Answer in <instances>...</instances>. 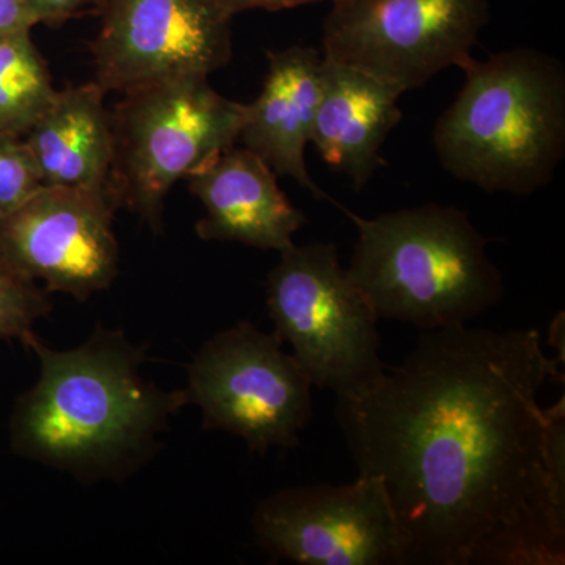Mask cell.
I'll return each instance as SVG.
<instances>
[{
    "label": "cell",
    "mask_w": 565,
    "mask_h": 565,
    "mask_svg": "<svg viewBox=\"0 0 565 565\" xmlns=\"http://www.w3.org/2000/svg\"><path fill=\"white\" fill-rule=\"evenodd\" d=\"M96 11L92 51L106 93L210 77L232 61L233 17L218 0H102Z\"/></svg>",
    "instance_id": "9"
},
{
    "label": "cell",
    "mask_w": 565,
    "mask_h": 565,
    "mask_svg": "<svg viewBox=\"0 0 565 565\" xmlns=\"http://www.w3.org/2000/svg\"><path fill=\"white\" fill-rule=\"evenodd\" d=\"M463 87L438 117L435 154L446 173L489 193L531 195L565 154V70L519 47L462 66Z\"/></svg>",
    "instance_id": "3"
},
{
    "label": "cell",
    "mask_w": 565,
    "mask_h": 565,
    "mask_svg": "<svg viewBox=\"0 0 565 565\" xmlns=\"http://www.w3.org/2000/svg\"><path fill=\"white\" fill-rule=\"evenodd\" d=\"M537 329L426 330L397 366L337 396L360 475L388 494L405 565L565 559L563 381Z\"/></svg>",
    "instance_id": "1"
},
{
    "label": "cell",
    "mask_w": 565,
    "mask_h": 565,
    "mask_svg": "<svg viewBox=\"0 0 565 565\" xmlns=\"http://www.w3.org/2000/svg\"><path fill=\"white\" fill-rule=\"evenodd\" d=\"M109 196L43 185L32 199L0 218V258L47 291L85 300L109 288L118 275Z\"/></svg>",
    "instance_id": "11"
},
{
    "label": "cell",
    "mask_w": 565,
    "mask_h": 565,
    "mask_svg": "<svg viewBox=\"0 0 565 565\" xmlns=\"http://www.w3.org/2000/svg\"><path fill=\"white\" fill-rule=\"evenodd\" d=\"M267 62L262 93L245 104L239 141L275 173L292 178L316 199L333 202L316 184L305 162L321 96L322 52L291 46L269 52Z\"/></svg>",
    "instance_id": "13"
},
{
    "label": "cell",
    "mask_w": 565,
    "mask_h": 565,
    "mask_svg": "<svg viewBox=\"0 0 565 565\" xmlns=\"http://www.w3.org/2000/svg\"><path fill=\"white\" fill-rule=\"evenodd\" d=\"M401 95L404 92L394 85L323 58L311 143L330 169L352 181L355 191L386 166L382 148L403 120Z\"/></svg>",
    "instance_id": "14"
},
{
    "label": "cell",
    "mask_w": 565,
    "mask_h": 565,
    "mask_svg": "<svg viewBox=\"0 0 565 565\" xmlns=\"http://www.w3.org/2000/svg\"><path fill=\"white\" fill-rule=\"evenodd\" d=\"M280 255L267 278V310L311 384L340 396L373 381L386 366L379 316L341 266L337 245L294 244Z\"/></svg>",
    "instance_id": "6"
},
{
    "label": "cell",
    "mask_w": 565,
    "mask_h": 565,
    "mask_svg": "<svg viewBox=\"0 0 565 565\" xmlns=\"http://www.w3.org/2000/svg\"><path fill=\"white\" fill-rule=\"evenodd\" d=\"M223 9L232 17L248 10H285L292 7L310 6V3L326 2V0H218ZM333 2V0H330Z\"/></svg>",
    "instance_id": "21"
},
{
    "label": "cell",
    "mask_w": 565,
    "mask_h": 565,
    "mask_svg": "<svg viewBox=\"0 0 565 565\" xmlns=\"http://www.w3.org/2000/svg\"><path fill=\"white\" fill-rule=\"evenodd\" d=\"M341 210L359 232L349 277L379 319L426 332L465 326L503 299L486 237L459 207L429 203L374 218Z\"/></svg>",
    "instance_id": "4"
},
{
    "label": "cell",
    "mask_w": 565,
    "mask_h": 565,
    "mask_svg": "<svg viewBox=\"0 0 565 565\" xmlns=\"http://www.w3.org/2000/svg\"><path fill=\"white\" fill-rule=\"evenodd\" d=\"M40 363L10 422L11 448L82 481H121L154 456L170 418L189 404L145 377V348L118 330L98 329L68 351L35 334L22 341Z\"/></svg>",
    "instance_id": "2"
},
{
    "label": "cell",
    "mask_w": 565,
    "mask_h": 565,
    "mask_svg": "<svg viewBox=\"0 0 565 565\" xmlns=\"http://www.w3.org/2000/svg\"><path fill=\"white\" fill-rule=\"evenodd\" d=\"M39 24L58 25L82 11L98 7L102 0H29Z\"/></svg>",
    "instance_id": "20"
},
{
    "label": "cell",
    "mask_w": 565,
    "mask_h": 565,
    "mask_svg": "<svg viewBox=\"0 0 565 565\" xmlns=\"http://www.w3.org/2000/svg\"><path fill=\"white\" fill-rule=\"evenodd\" d=\"M43 185L39 166L25 140L0 134V218L21 207Z\"/></svg>",
    "instance_id": "18"
},
{
    "label": "cell",
    "mask_w": 565,
    "mask_h": 565,
    "mask_svg": "<svg viewBox=\"0 0 565 565\" xmlns=\"http://www.w3.org/2000/svg\"><path fill=\"white\" fill-rule=\"evenodd\" d=\"M185 180L204 207L200 239L282 252L308 223L278 188L277 173L247 148H228Z\"/></svg>",
    "instance_id": "12"
},
{
    "label": "cell",
    "mask_w": 565,
    "mask_h": 565,
    "mask_svg": "<svg viewBox=\"0 0 565 565\" xmlns=\"http://www.w3.org/2000/svg\"><path fill=\"white\" fill-rule=\"evenodd\" d=\"M57 93L31 32L0 40V134L28 136Z\"/></svg>",
    "instance_id": "16"
},
{
    "label": "cell",
    "mask_w": 565,
    "mask_h": 565,
    "mask_svg": "<svg viewBox=\"0 0 565 565\" xmlns=\"http://www.w3.org/2000/svg\"><path fill=\"white\" fill-rule=\"evenodd\" d=\"M277 333L239 322L206 341L189 366L185 394L207 430L237 435L248 449L296 448L313 416L310 377Z\"/></svg>",
    "instance_id": "7"
},
{
    "label": "cell",
    "mask_w": 565,
    "mask_h": 565,
    "mask_svg": "<svg viewBox=\"0 0 565 565\" xmlns=\"http://www.w3.org/2000/svg\"><path fill=\"white\" fill-rule=\"evenodd\" d=\"M122 96L111 111L107 193L115 210L134 212L159 233L173 185L239 141L245 104L215 92L204 76L158 82Z\"/></svg>",
    "instance_id": "5"
},
{
    "label": "cell",
    "mask_w": 565,
    "mask_h": 565,
    "mask_svg": "<svg viewBox=\"0 0 565 565\" xmlns=\"http://www.w3.org/2000/svg\"><path fill=\"white\" fill-rule=\"evenodd\" d=\"M104 96L96 81L65 88L28 134L44 185L109 196L114 126Z\"/></svg>",
    "instance_id": "15"
},
{
    "label": "cell",
    "mask_w": 565,
    "mask_h": 565,
    "mask_svg": "<svg viewBox=\"0 0 565 565\" xmlns=\"http://www.w3.org/2000/svg\"><path fill=\"white\" fill-rule=\"evenodd\" d=\"M323 58L404 93L470 61L490 20L489 0H333Z\"/></svg>",
    "instance_id": "8"
},
{
    "label": "cell",
    "mask_w": 565,
    "mask_h": 565,
    "mask_svg": "<svg viewBox=\"0 0 565 565\" xmlns=\"http://www.w3.org/2000/svg\"><path fill=\"white\" fill-rule=\"evenodd\" d=\"M274 559L300 565H405L385 487L359 475L351 484L289 487L264 498L252 519Z\"/></svg>",
    "instance_id": "10"
},
{
    "label": "cell",
    "mask_w": 565,
    "mask_h": 565,
    "mask_svg": "<svg viewBox=\"0 0 565 565\" xmlns=\"http://www.w3.org/2000/svg\"><path fill=\"white\" fill-rule=\"evenodd\" d=\"M52 303L35 281L14 273L0 258V338H20L33 333V323L50 315Z\"/></svg>",
    "instance_id": "17"
},
{
    "label": "cell",
    "mask_w": 565,
    "mask_h": 565,
    "mask_svg": "<svg viewBox=\"0 0 565 565\" xmlns=\"http://www.w3.org/2000/svg\"><path fill=\"white\" fill-rule=\"evenodd\" d=\"M35 25L39 20L29 0H0V40L32 32Z\"/></svg>",
    "instance_id": "19"
}]
</instances>
